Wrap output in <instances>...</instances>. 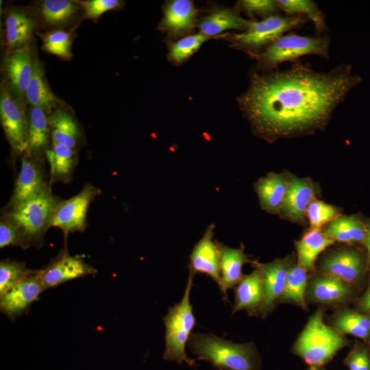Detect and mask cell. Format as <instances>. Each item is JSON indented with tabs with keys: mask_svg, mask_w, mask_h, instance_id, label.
I'll return each instance as SVG.
<instances>
[{
	"mask_svg": "<svg viewBox=\"0 0 370 370\" xmlns=\"http://www.w3.org/2000/svg\"><path fill=\"white\" fill-rule=\"evenodd\" d=\"M360 80L347 66L321 73L295 63L283 71L253 75L239 103L255 133L273 142L324 127Z\"/></svg>",
	"mask_w": 370,
	"mask_h": 370,
	"instance_id": "cell-1",
	"label": "cell"
},
{
	"mask_svg": "<svg viewBox=\"0 0 370 370\" xmlns=\"http://www.w3.org/2000/svg\"><path fill=\"white\" fill-rule=\"evenodd\" d=\"M188 347L196 361H207L217 370L260 369V357L253 343H235L212 333H195Z\"/></svg>",
	"mask_w": 370,
	"mask_h": 370,
	"instance_id": "cell-2",
	"label": "cell"
},
{
	"mask_svg": "<svg viewBox=\"0 0 370 370\" xmlns=\"http://www.w3.org/2000/svg\"><path fill=\"white\" fill-rule=\"evenodd\" d=\"M50 182L36 195L14 206H8L1 217L12 223L20 232L25 249L41 246L45 234L51 222L56 209L62 201L53 195Z\"/></svg>",
	"mask_w": 370,
	"mask_h": 370,
	"instance_id": "cell-3",
	"label": "cell"
},
{
	"mask_svg": "<svg viewBox=\"0 0 370 370\" xmlns=\"http://www.w3.org/2000/svg\"><path fill=\"white\" fill-rule=\"evenodd\" d=\"M323 317L321 308L310 317L293 349L310 367L325 365L349 344L342 334L324 323Z\"/></svg>",
	"mask_w": 370,
	"mask_h": 370,
	"instance_id": "cell-4",
	"label": "cell"
},
{
	"mask_svg": "<svg viewBox=\"0 0 370 370\" xmlns=\"http://www.w3.org/2000/svg\"><path fill=\"white\" fill-rule=\"evenodd\" d=\"M193 278L194 275L189 273L182 299L170 307L163 317L165 325L164 360L175 361L179 365L186 363L191 367L196 366V360L188 356L186 346L196 325L190 299Z\"/></svg>",
	"mask_w": 370,
	"mask_h": 370,
	"instance_id": "cell-5",
	"label": "cell"
},
{
	"mask_svg": "<svg viewBox=\"0 0 370 370\" xmlns=\"http://www.w3.org/2000/svg\"><path fill=\"white\" fill-rule=\"evenodd\" d=\"M330 42L328 36L284 34L269 45L258 58L260 64L267 69L276 67L284 62L295 61L306 55H317L328 59Z\"/></svg>",
	"mask_w": 370,
	"mask_h": 370,
	"instance_id": "cell-6",
	"label": "cell"
},
{
	"mask_svg": "<svg viewBox=\"0 0 370 370\" xmlns=\"http://www.w3.org/2000/svg\"><path fill=\"white\" fill-rule=\"evenodd\" d=\"M303 16L273 15L260 21H247L244 32L233 35L239 47L257 51L271 45L286 32L298 29L307 21Z\"/></svg>",
	"mask_w": 370,
	"mask_h": 370,
	"instance_id": "cell-7",
	"label": "cell"
},
{
	"mask_svg": "<svg viewBox=\"0 0 370 370\" xmlns=\"http://www.w3.org/2000/svg\"><path fill=\"white\" fill-rule=\"evenodd\" d=\"M0 118L13 153L23 155L27 149V114L19 99L5 86L1 90Z\"/></svg>",
	"mask_w": 370,
	"mask_h": 370,
	"instance_id": "cell-8",
	"label": "cell"
},
{
	"mask_svg": "<svg viewBox=\"0 0 370 370\" xmlns=\"http://www.w3.org/2000/svg\"><path fill=\"white\" fill-rule=\"evenodd\" d=\"M101 190L87 184L82 190L58 205L51 222V227L62 230L65 235L74 232H83L87 226V212L91 202L100 195Z\"/></svg>",
	"mask_w": 370,
	"mask_h": 370,
	"instance_id": "cell-9",
	"label": "cell"
},
{
	"mask_svg": "<svg viewBox=\"0 0 370 370\" xmlns=\"http://www.w3.org/2000/svg\"><path fill=\"white\" fill-rule=\"evenodd\" d=\"M43 291L40 270H34L29 275L0 297L1 312L14 319L24 314Z\"/></svg>",
	"mask_w": 370,
	"mask_h": 370,
	"instance_id": "cell-10",
	"label": "cell"
},
{
	"mask_svg": "<svg viewBox=\"0 0 370 370\" xmlns=\"http://www.w3.org/2000/svg\"><path fill=\"white\" fill-rule=\"evenodd\" d=\"M97 272L95 267L82 258L71 256L67 251H62L44 269L40 270L45 290Z\"/></svg>",
	"mask_w": 370,
	"mask_h": 370,
	"instance_id": "cell-11",
	"label": "cell"
},
{
	"mask_svg": "<svg viewBox=\"0 0 370 370\" xmlns=\"http://www.w3.org/2000/svg\"><path fill=\"white\" fill-rule=\"evenodd\" d=\"M215 225L211 223L205 230L201 239L194 245L190 254L188 264L189 273L205 274L210 277L221 286L220 258L213 239Z\"/></svg>",
	"mask_w": 370,
	"mask_h": 370,
	"instance_id": "cell-12",
	"label": "cell"
},
{
	"mask_svg": "<svg viewBox=\"0 0 370 370\" xmlns=\"http://www.w3.org/2000/svg\"><path fill=\"white\" fill-rule=\"evenodd\" d=\"M34 58L29 45L3 57V70L8 88L18 99H24L32 75Z\"/></svg>",
	"mask_w": 370,
	"mask_h": 370,
	"instance_id": "cell-13",
	"label": "cell"
},
{
	"mask_svg": "<svg viewBox=\"0 0 370 370\" xmlns=\"http://www.w3.org/2000/svg\"><path fill=\"white\" fill-rule=\"evenodd\" d=\"M49 183L45 179L42 159L25 153L8 206H14L33 197Z\"/></svg>",
	"mask_w": 370,
	"mask_h": 370,
	"instance_id": "cell-14",
	"label": "cell"
},
{
	"mask_svg": "<svg viewBox=\"0 0 370 370\" xmlns=\"http://www.w3.org/2000/svg\"><path fill=\"white\" fill-rule=\"evenodd\" d=\"M261 271L263 286V302L260 310L262 317L270 312L283 293L288 269L291 267L287 258L261 264L254 262Z\"/></svg>",
	"mask_w": 370,
	"mask_h": 370,
	"instance_id": "cell-15",
	"label": "cell"
},
{
	"mask_svg": "<svg viewBox=\"0 0 370 370\" xmlns=\"http://www.w3.org/2000/svg\"><path fill=\"white\" fill-rule=\"evenodd\" d=\"M321 269L323 273L335 276L348 284L356 283L363 274L365 262L362 256L356 250L343 249L325 257Z\"/></svg>",
	"mask_w": 370,
	"mask_h": 370,
	"instance_id": "cell-16",
	"label": "cell"
},
{
	"mask_svg": "<svg viewBox=\"0 0 370 370\" xmlns=\"http://www.w3.org/2000/svg\"><path fill=\"white\" fill-rule=\"evenodd\" d=\"M315 194V186L310 180L297 177L289 179L280 212L293 221H301Z\"/></svg>",
	"mask_w": 370,
	"mask_h": 370,
	"instance_id": "cell-17",
	"label": "cell"
},
{
	"mask_svg": "<svg viewBox=\"0 0 370 370\" xmlns=\"http://www.w3.org/2000/svg\"><path fill=\"white\" fill-rule=\"evenodd\" d=\"M254 267V270L243 275L236 284L232 314L239 310H246L250 315L260 312L263 302L262 275Z\"/></svg>",
	"mask_w": 370,
	"mask_h": 370,
	"instance_id": "cell-18",
	"label": "cell"
},
{
	"mask_svg": "<svg viewBox=\"0 0 370 370\" xmlns=\"http://www.w3.org/2000/svg\"><path fill=\"white\" fill-rule=\"evenodd\" d=\"M45 109L29 106L27 113V149L25 153L42 159L49 148V116Z\"/></svg>",
	"mask_w": 370,
	"mask_h": 370,
	"instance_id": "cell-19",
	"label": "cell"
},
{
	"mask_svg": "<svg viewBox=\"0 0 370 370\" xmlns=\"http://www.w3.org/2000/svg\"><path fill=\"white\" fill-rule=\"evenodd\" d=\"M309 298L317 303L339 304L347 301L352 295L348 283L326 273L316 275L309 283Z\"/></svg>",
	"mask_w": 370,
	"mask_h": 370,
	"instance_id": "cell-20",
	"label": "cell"
},
{
	"mask_svg": "<svg viewBox=\"0 0 370 370\" xmlns=\"http://www.w3.org/2000/svg\"><path fill=\"white\" fill-rule=\"evenodd\" d=\"M220 258L221 286L219 289L227 298V291L236 285L242 277L243 265L250 262L244 247L232 248L217 241Z\"/></svg>",
	"mask_w": 370,
	"mask_h": 370,
	"instance_id": "cell-21",
	"label": "cell"
},
{
	"mask_svg": "<svg viewBox=\"0 0 370 370\" xmlns=\"http://www.w3.org/2000/svg\"><path fill=\"white\" fill-rule=\"evenodd\" d=\"M288 181L282 173H269L255 183V190L262 210L272 214L280 212Z\"/></svg>",
	"mask_w": 370,
	"mask_h": 370,
	"instance_id": "cell-22",
	"label": "cell"
},
{
	"mask_svg": "<svg viewBox=\"0 0 370 370\" xmlns=\"http://www.w3.org/2000/svg\"><path fill=\"white\" fill-rule=\"evenodd\" d=\"M30 15L21 9L10 10L5 18V38L7 47L12 51L29 45L34 29Z\"/></svg>",
	"mask_w": 370,
	"mask_h": 370,
	"instance_id": "cell-23",
	"label": "cell"
},
{
	"mask_svg": "<svg viewBox=\"0 0 370 370\" xmlns=\"http://www.w3.org/2000/svg\"><path fill=\"white\" fill-rule=\"evenodd\" d=\"M45 156L50 166V184L69 182L77 162L75 149L51 141Z\"/></svg>",
	"mask_w": 370,
	"mask_h": 370,
	"instance_id": "cell-24",
	"label": "cell"
},
{
	"mask_svg": "<svg viewBox=\"0 0 370 370\" xmlns=\"http://www.w3.org/2000/svg\"><path fill=\"white\" fill-rule=\"evenodd\" d=\"M196 14V9L191 1H171L164 8L160 26L173 35L183 34L192 29Z\"/></svg>",
	"mask_w": 370,
	"mask_h": 370,
	"instance_id": "cell-25",
	"label": "cell"
},
{
	"mask_svg": "<svg viewBox=\"0 0 370 370\" xmlns=\"http://www.w3.org/2000/svg\"><path fill=\"white\" fill-rule=\"evenodd\" d=\"M24 99L30 106L40 107L48 112L58 102L45 79L42 66L37 58H34L32 77L26 88Z\"/></svg>",
	"mask_w": 370,
	"mask_h": 370,
	"instance_id": "cell-26",
	"label": "cell"
},
{
	"mask_svg": "<svg viewBox=\"0 0 370 370\" xmlns=\"http://www.w3.org/2000/svg\"><path fill=\"white\" fill-rule=\"evenodd\" d=\"M334 242L320 229L311 228L295 242L298 264L306 271L313 270L319 254Z\"/></svg>",
	"mask_w": 370,
	"mask_h": 370,
	"instance_id": "cell-27",
	"label": "cell"
},
{
	"mask_svg": "<svg viewBox=\"0 0 370 370\" xmlns=\"http://www.w3.org/2000/svg\"><path fill=\"white\" fill-rule=\"evenodd\" d=\"M49 115L51 141L75 149L80 138L79 127L74 117L62 109H56Z\"/></svg>",
	"mask_w": 370,
	"mask_h": 370,
	"instance_id": "cell-28",
	"label": "cell"
},
{
	"mask_svg": "<svg viewBox=\"0 0 370 370\" xmlns=\"http://www.w3.org/2000/svg\"><path fill=\"white\" fill-rule=\"evenodd\" d=\"M247 21L230 9H219L204 17L197 24L200 33L208 36L219 34L225 30L236 29L245 30Z\"/></svg>",
	"mask_w": 370,
	"mask_h": 370,
	"instance_id": "cell-29",
	"label": "cell"
},
{
	"mask_svg": "<svg viewBox=\"0 0 370 370\" xmlns=\"http://www.w3.org/2000/svg\"><path fill=\"white\" fill-rule=\"evenodd\" d=\"M334 328L341 334L355 336L364 341L370 339V315L352 310H338L332 321Z\"/></svg>",
	"mask_w": 370,
	"mask_h": 370,
	"instance_id": "cell-30",
	"label": "cell"
},
{
	"mask_svg": "<svg viewBox=\"0 0 370 370\" xmlns=\"http://www.w3.org/2000/svg\"><path fill=\"white\" fill-rule=\"evenodd\" d=\"M366 227L356 217H340L331 221L324 233L334 241L347 243H363Z\"/></svg>",
	"mask_w": 370,
	"mask_h": 370,
	"instance_id": "cell-31",
	"label": "cell"
},
{
	"mask_svg": "<svg viewBox=\"0 0 370 370\" xmlns=\"http://www.w3.org/2000/svg\"><path fill=\"white\" fill-rule=\"evenodd\" d=\"M79 5L70 0H44L40 3L39 14L42 22L49 26L69 23L77 14Z\"/></svg>",
	"mask_w": 370,
	"mask_h": 370,
	"instance_id": "cell-32",
	"label": "cell"
},
{
	"mask_svg": "<svg viewBox=\"0 0 370 370\" xmlns=\"http://www.w3.org/2000/svg\"><path fill=\"white\" fill-rule=\"evenodd\" d=\"M280 10L288 16H303L310 19L316 31L321 34L326 29V23L323 12L317 3L312 0H277Z\"/></svg>",
	"mask_w": 370,
	"mask_h": 370,
	"instance_id": "cell-33",
	"label": "cell"
},
{
	"mask_svg": "<svg viewBox=\"0 0 370 370\" xmlns=\"http://www.w3.org/2000/svg\"><path fill=\"white\" fill-rule=\"evenodd\" d=\"M307 284V271L298 264L291 265L288 271L285 287L280 299L305 308Z\"/></svg>",
	"mask_w": 370,
	"mask_h": 370,
	"instance_id": "cell-34",
	"label": "cell"
},
{
	"mask_svg": "<svg viewBox=\"0 0 370 370\" xmlns=\"http://www.w3.org/2000/svg\"><path fill=\"white\" fill-rule=\"evenodd\" d=\"M42 42V49L47 53L69 60L72 56L73 35L64 29L52 30L45 34L37 33Z\"/></svg>",
	"mask_w": 370,
	"mask_h": 370,
	"instance_id": "cell-35",
	"label": "cell"
},
{
	"mask_svg": "<svg viewBox=\"0 0 370 370\" xmlns=\"http://www.w3.org/2000/svg\"><path fill=\"white\" fill-rule=\"evenodd\" d=\"M34 270L27 268L25 262L2 260L0 262V297L29 275Z\"/></svg>",
	"mask_w": 370,
	"mask_h": 370,
	"instance_id": "cell-36",
	"label": "cell"
},
{
	"mask_svg": "<svg viewBox=\"0 0 370 370\" xmlns=\"http://www.w3.org/2000/svg\"><path fill=\"white\" fill-rule=\"evenodd\" d=\"M210 36L201 33L184 37L173 43L170 49L169 58L180 63L192 56Z\"/></svg>",
	"mask_w": 370,
	"mask_h": 370,
	"instance_id": "cell-37",
	"label": "cell"
},
{
	"mask_svg": "<svg viewBox=\"0 0 370 370\" xmlns=\"http://www.w3.org/2000/svg\"><path fill=\"white\" fill-rule=\"evenodd\" d=\"M336 208L316 199L310 202L306 212L312 228L316 229L339 217Z\"/></svg>",
	"mask_w": 370,
	"mask_h": 370,
	"instance_id": "cell-38",
	"label": "cell"
},
{
	"mask_svg": "<svg viewBox=\"0 0 370 370\" xmlns=\"http://www.w3.org/2000/svg\"><path fill=\"white\" fill-rule=\"evenodd\" d=\"M343 362L349 370H370V347L356 342Z\"/></svg>",
	"mask_w": 370,
	"mask_h": 370,
	"instance_id": "cell-39",
	"label": "cell"
},
{
	"mask_svg": "<svg viewBox=\"0 0 370 370\" xmlns=\"http://www.w3.org/2000/svg\"><path fill=\"white\" fill-rule=\"evenodd\" d=\"M77 2L84 10V17L95 21L105 12L118 9L123 3L119 0H86Z\"/></svg>",
	"mask_w": 370,
	"mask_h": 370,
	"instance_id": "cell-40",
	"label": "cell"
},
{
	"mask_svg": "<svg viewBox=\"0 0 370 370\" xmlns=\"http://www.w3.org/2000/svg\"><path fill=\"white\" fill-rule=\"evenodd\" d=\"M240 5L247 13L259 14L265 18L275 15L280 10L277 1L273 0H243Z\"/></svg>",
	"mask_w": 370,
	"mask_h": 370,
	"instance_id": "cell-41",
	"label": "cell"
},
{
	"mask_svg": "<svg viewBox=\"0 0 370 370\" xmlns=\"http://www.w3.org/2000/svg\"><path fill=\"white\" fill-rule=\"evenodd\" d=\"M18 246L25 249L24 241L18 230L12 223L1 217L0 247Z\"/></svg>",
	"mask_w": 370,
	"mask_h": 370,
	"instance_id": "cell-42",
	"label": "cell"
},
{
	"mask_svg": "<svg viewBox=\"0 0 370 370\" xmlns=\"http://www.w3.org/2000/svg\"><path fill=\"white\" fill-rule=\"evenodd\" d=\"M358 306L365 313L370 314V287L359 299Z\"/></svg>",
	"mask_w": 370,
	"mask_h": 370,
	"instance_id": "cell-43",
	"label": "cell"
},
{
	"mask_svg": "<svg viewBox=\"0 0 370 370\" xmlns=\"http://www.w3.org/2000/svg\"><path fill=\"white\" fill-rule=\"evenodd\" d=\"M363 243L367 248V253H368L369 262L370 264V223L366 227V232H365V236L363 241Z\"/></svg>",
	"mask_w": 370,
	"mask_h": 370,
	"instance_id": "cell-44",
	"label": "cell"
},
{
	"mask_svg": "<svg viewBox=\"0 0 370 370\" xmlns=\"http://www.w3.org/2000/svg\"><path fill=\"white\" fill-rule=\"evenodd\" d=\"M308 370H324V369H320L319 367H310Z\"/></svg>",
	"mask_w": 370,
	"mask_h": 370,
	"instance_id": "cell-45",
	"label": "cell"
}]
</instances>
